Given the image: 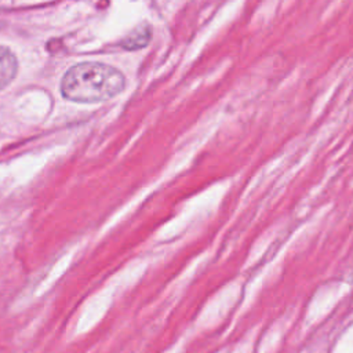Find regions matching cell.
I'll list each match as a JSON object with an SVG mask.
<instances>
[{
	"instance_id": "obj_2",
	"label": "cell",
	"mask_w": 353,
	"mask_h": 353,
	"mask_svg": "<svg viewBox=\"0 0 353 353\" xmlns=\"http://www.w3.org/2000/svg\"><path fill=\"white\" fill-rule=\"evenodd\" d=\"M152 34H153V30L149 23H145V22L139 23L127 36H124L120 46L127 51L142 50L150 43Z\"/></svg>"
},
{
	"instance_id": "obj_3",
	"label": "cell",
	"mask_w": 353,
	"mask_h": 353,
	"mask_svg": "<svg viewBox=\"0 0 353 353\" xmlns=\"http://www.w3.org/2000/svg\"><path fill=\"white\" fill-rule=\"evenodd\" d=\"M18 73V59L15 54L4 46H0V91L4 90Z\"/></svg>"
},
{
	"instance_id": "obj_1",
	"label": "cell",
	"mask_w": 353,
	"mask_h": 353,
	"mask_svg": "<svg viewBox=\"0 0 353 353\" xmlns=\"http://www.w3.org/2000/svg\"><path fill=\"white\" fill-rule=\"evenodd\" d=\"M125 88L124 74L102 62H81L69 68L61 80V94L77 103H97L119 95Z\"/></svg>"
}]
</instances>
